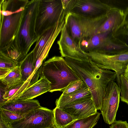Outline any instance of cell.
Instances as JSON below:
<instances>
[{
	"mask_svg": "<svg viewBox=\"0 0 128 128\" xmlns=\"http://www.w3.org/2000/svg\"><path fill=\"white\" fill-rule=\"evenodd\" d=\"M64 59L88 88L96 110H100L108 84L117 78L116 72L100 68L90 60L87 61L80 62L68 58Z\"/></svg>",
	"mask_w": 128,
	"mask_h": 128,
	"instance_id": "1",
	"label": "cell"
},
{
	"mask_svg": "<svg viewBox=\"0 0 128 128\" xmlns=\"http://www.w3.org/2000/svg\"><path fill=\"white\" fill-rule=\"evenodd\" d=\"M40 0L29 1L24 10L18 32L10 47L3 52L19 66L38 36L35 32L36 21Z\"/></svg>",
	"mask_w": 128,
	"mask_h": 128,
	"instance_id": "2",
	"label": "cell"
},
{
	"mask_svg": "<svg viewBox=\"0 0 128 128\" xmlns=\"http://www.w3.org/2000/svg\"><path fill=\"white\" fill-rule=\"evenodd\" d=\"M40 76L49 82L51 92L62 91L70 82L80 79L62 56H54L42 64Z\"/></svg>",
	"mask_w": 128,
	"mask_h": 128,
	"instance_id": "3",
	"label": "cell"
},
{
	"mask_svg": "<svg viewBox=\"0 0 128 128\" xmlns=\"http://www.w3.org/2000/svg\"><path fill=\"white\" fill-rule=\"evenodd\" d=\"M107 16L108 13L99 17L90 18L70 12L65 18V22L69 35L79 45L84 40L96 34Z\"/></svg>",
	"mask_w": 128,
	"mask_h": 128,
	"instance_id": "4",
	"label": "cell"
},
{
	"mask_svg": "<svg viewBox=\"0 0 128 128\" xmlns=\"http://www.w3.org/2000/svg\"><path fill=\"white\" fill-rule=\"evenodd\" d=\"M66 17L62 0H40L35 32L38 37Z\"/></svg>",
	"mask_w": 128,
	"mask_h": 128,
	"instance_id": "5",
	"label": "cell"
},
{
	"mask_svg": "<svg viewBox=\"0 0 128 128\" xmlns=\"http://www.w3.org/2000/svg\"><path fill=\"white\" fill-rule=\"evenodd\" d=\"M25 8L0 10V52L6 50L12 44L19 29Z\"/></svg>",
	"mask_w": 128,
	"mask_h": 128,
	"instance_id": "6",
	"label": "cell"
},
{
	"mask_svg": "<svg viewBox=\"0 0 128 128\" xmlns=\"http://www.w3.org/2000/svg\"><path fill=\"white\" fill-rule=\"evenodd\" d=\"M86 53L89 60L95 63L99 68L112 70L116 72L118 85L120 87V76L123 74L128 65V50L113 54L95 52Z\"/></svg>",
	"mask_w": 128,
	"mask_h": 128,
	"instance_id": "7",
	"label": "cell"
},
{
	"mask_svg": "<svg viewBox=\"0 0 128 128\" xmlns=\"http://www.w3.org/2000/svg\"><path fill=\"white\" fill-rule=\"evenodd\" d=\"M7 124L10 128L52 127L54 126L53 111L41 106L26 114L21 119Z\"/></svg>",
	"mask_w": 128,
	"mask_h": 128,
	"instance_id": "8",
	"label": "cell"
},
{
	"mask_svg": "<svg viewBox=\"0 0 128 128\" xmlns=\"http://www.w3.org/2000/svg\"><path fill=\"white\" fill-rule=\"evenodd\" d=\"M120 87L114 81L110 82L106 88L100 110L104 122L111 124L116 120L120 101Z\"/></svg>",
	"mask_w": 128,
	"mask_h": 128,
	"instance_id": "9",
	"label": "cell"
},
{
	"mask_svg": "<svg viewBox=\"0 0 128 128\" xmlns=\"http://www.w3.org/2000/svg\"><path fill=\"white\" fill-rule=\"evenodd\" d=\"M57 43L61 56L63 57L80 62H86L89 60L87 53L81 49L69 35L65 22Z\"/></svg>",
	"mask_w": 128,
	"mask_h": 128,
	"instance_id": "10",
	"label": "cell"
},
{
	"mask_svg": "<svg viewBox=\"0 0 128 128\" xmlns=\"http://www.w3.org/2000/svg\"><path fill=\"white\" fill-rule=\"evenodd\" d=\"M111 8L108 4L99 0H75L70 12L94 18L106 14Z\"/></svg>",
	"mask_w": 128,
	"mask_h": 128,
	"instance_id": "11",
	"label": "cell"
},
{
	"mask_svg": "<svg viewBox=\"0 0 128 128\" xmlns=\"http://www.w3.org/2000/svg\"><path fill=\"white\" fill-rule=\"evenodd\" d=\"M59 108L76 120L86 118L98 112L92 96L83 98Z\"/></svg>",
	"mask_w": 128,
	"mask_h": 128,
	"instance_id": "12",
	"label": "cell"
},
{
	"mask_svg": "<svg viewBox=\"0 0 128 128\" xmlns=\"http://www.w3.org/2000/svg\"><path fill=\"white\" fill-rule=\"evenodd\" d=\"M108 33L96 34L84 40L79 45L86 52H98L107 54L112 53L109 47L110 43Z\"/></svg>",
	"mask_w": 128,
	"mask_h": 128,
	"instance_id": "13",
	"label": "cell"
},
{
	"mask_svg": "<svg viewBox=\"0 0 128 128\" xmlns=\"http://www.w3.org/2000/svg\"><path fill=\"white\" fill-rule=\"evenodd\" d=\"M41 106L38 100L33 99H16L8 101L0 104V109L21 114H26L33 110Z\"/></svg>",
	"mask_w": 128,
	"mask_h": 128,
	"instance_id": "14",
	"label": "cell"
},
{
	"mask_svg": "<svg viewBox=\"0 0 128 128\" xmlns=\"http://www.w3.org/2000/svg\"><path fill=\"white\" fill-rule=\"evenodd\" d=\"M50 88L49 82L44 77H40L38 81L29 86L15 99H32L43 94L49 92Z\"/></svg>",
	"mask_w": 128,
	"mask_h": 128,
	"instance_id": "15",
	"label": "cell"
},
{
	"mask_svg": "<svg viewBox=\"0 0 128 128\" xmlns=\"http://www.w3.org/2000/svg\"><path fill=\"white\" fill-rule=\"evenodd\" d=\"M122 12L116 8H110L107 18L98 29L97 34L108 33L116 30L122 24Z\"/></svg>",
	"mask_w": 128,
	"mask_h": 128,
	"instance_id": "16",
	"label": "cell"
},
{
	"mask_svg": "<svg viewBox=\"0 0 128 128\" xmlns=\"http://www.w3.org/2000/svg\"><path fill=\"white\" fill-rule=\"evenodd\" d=\"M30 86L28 82L22 80L8 88L0 86L2 91L0 94V104L16 99Z\"/></svg>",
	"mask_w": 128,
	"mask_h": 128,
	"instance_id": "17",
	"label": "cell"
},
{
	"mask_svg": "<svg viewBox=\"0 0 128 128\" xmlns=\"http://www.w3.org/2000/svg\"><path fill=\"white\" fill-rule=\"evenodd\" d=\"M91 96V92L84 83L82 87L77 90L68 95L60 96L56 100V107L59 108L81 99Z\"/></svg>",
	"mask_w": 128,
	"mask_h": 128,
	"instance_id": "18",
	"label": "cell"
},
{
	"mask_svg": "<svg viewBox=\"0 0 128 128\" xmlns=\"http://www.w3.org/2000/svg\"><path fill=\"white\" fill-rule=\"evenodd\" d=\"M22 81L28 82L30 86L34 70L33 54L32 51L28 54L19 66Z\"/></svg>",
	"mask_w": 128,
	"mask_h": 128,
	"instance_id": "19",
	"label": "cell"
},
{
	"mask_svg": "<svg viewBox=\"0 0 128 128\" xmlns=\"http://www.w3.org/2000/svg\"><path fill=\"white\" fill-rule=\"evenodd\" d=\"M54 124L56 128H64L76 120L70 114L56 107L53 110Z\"/></svg>",
	"mask_w": 128,
	"mask_h": 128,
	"instance_id": "20",
	"label": "cell"
},
{
	"mask_svg": "<svg viewBox=\"0 0 128 128\" xmlns=\"http://www.w3.org/2000/svg\"><path fill=\"white\" fill-rule=\"evenodd\" d=\"M100 114L98 112L87 117L75 120L64 128H93L97 124Z\"/></svg>",
	"mask_w": 128,
	"mask_h": 128,
	"instance_id": "21",
	"label": "cell"
},
{
	"mask_svg": "<svg viewBox=\"0 0 128 128\" xmlns=\"http://www.w3.org/2000/svg\"><path fill=\"white\" fill-rule=\"evenodd\" d=\"M18 66L16 61L0 52V79L4 78Z\"/></svg>",
	"mask_w": 128,
	"mask_h": 128,
	"instance_id": "22",
	"label": "cell"
},
{
	"mask_svg": "<svg viewBox=\"0 0 128 128\" xmlns=\"http://www.w3.org/2000/svg\"><path fill=\"white\" fill-rule=\"evenodd\" d=\"M0 80V82L6 88L22 81L20 66H16L4 78Z\"/></svg>",
	"mask_w": 128,
	"mask_h": 128,
	"instance_id": "23",
	"label": "cell"
},
{
	"mask_svg": "<svg viewBox=\"0 0 128 128\" xmlns=\"http://www.w3.org/2000/svg\"><path fill=\"white\" fill-rule=\"evenodd\" d=\"M0 117L7 124L21 119L25 114L16 113L2 109H0Z\"/></svg>",
	"mask_w": 128,
	"mask_h": 128,
	"instance_id": "24",
	"label": "cell"
},
{
	"mask_svg": "<svg viewBox=\"0 0 128 128\" xmlns=\"http://www.w3.org/2000/svg\"><path fill=\"white\" fill-rule=\"evenodd\" d=\"M121 100L128 104V80L123 74L120 76Z\"/></svg>",
	"mask_w": 128,
	"mask_h": 128,
	"instance_id": "25",
	"label": "cell"
},
{
	"mask_svg": "<svg viewBox=\"0 0 128 128\" xmlns=\"http://www.w3.org/2000/svg\"><path fill=\"white\" fill-rule=\"evenodd\" d=\"M84 82L81 79L70 82L62 91L61 95L64 96L70 94L80 89L83 86Z\"/></svg>",
	"mask_w": 128,
	"mask_h": 128,
	"instance_id": "26",
	"label": "cell"
},
{
	"mask_svg": "<svg viewBox=\"0 0 128 128\" xmlns=\"http://www.w3.org/2000/svg\"><path fill=\"white\" fill-rule=\"evenodd\" d=\"M65 14L66 16L70 12L75 0H62Z\"/></svg>",
	"mask_w": 128,
	"mask_h": 128,
	"instance_id": "27",
	"label": "cell"
},
{
	"mask_svg": "<svg viewBox=\"0 0 128 128\" xmlns=\"http://www.w3.org/2000/svg\"><path fill=\"white\" fill-rule=\"evenodd\" d=\"M110 128H128V123L126 121L116 120L111 124Z\"/></svg>",
	"mask_w": 128,
	"mask_h": 128,
	"instance_id": "28",
	"label": "cell"
},
{
	"mask_svg": "<svg viewBox=\"0 0 128 128\" xmlns=\"http://www.w3.org/2000/svg\"><path fill=\"white\" fill-rule=\"evenodd\" d=\"M0 128H10L0 117Z\"/></svg>",
	"mask_w": 128,
	"mask_h": 128,
	"instance_id": "29",
	"label": "cell"
},
{
	"mask_svg": "<svg viewBox=\"0 0 128 128\" xmlns=\"http://www.w3.org/2000/svg\"><path fill=\"white\" fill-rule=\"evenodd\" d=\"M123 74L124 77L128 80V65L125 70Z\"/></svg>",
	"mask_w": 128,
	"mask_h": 128,
	"instance_id": "30",
	"label": "cell"
},
{
	"mask_svg": "<svg viewBox=\"0 0 128 128\" xmlns=\"http://www.w3.org/2000/svg\"><path fill=\"white\" fill-rule=\"evenodd\" d=\"M48 128H56L54 126H53L52 127Z\"/></svg>",
	"mask_w": 128,
	"mask_h": 128,
	"instance_id": "31",
	"label": "cell"
}]
</instances>
